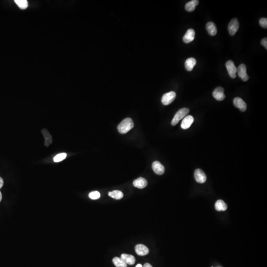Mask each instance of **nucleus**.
Here are the masks:
<instances>
[{"label": "nucleus", "mask_w": 267, "mask_h": 267, "mask_svg": "<svg viewBox=\"0 0 267 267\" xmlns=\"http://www.w3.org/2000/svg\"><path fill=\"white\" fill-rule=\"evenodd\" d=\"M233 103H234V106L236 108H239L240 111L244 112L246 110L247 105L242 98H240L239 97H236L234 99Z\"/></svg>", "instance_id": "10"}, {"label": "nucleus", "mask_w": 267, "mask_h": 267, "mask_svg": "<svg viewBox=\"0 0 267 267\" xmlns=\"http://www.w3.org/2000/svg\"><path fill=\"white\" fill-rule=\"evenodd\" d=\"M226 66L229 75L232 78H235L236 77L237 68L235 67L234 62L232 60H228L226 63Z\"/></svg>", "instance_id": "5"}, {"label": "nucleus", "mask_w": 267, "mask_h": 267, "mask_svg": "<svg viewBox=\"0 0 267 267\" xmlns=\"http://www.w3.org/2000/svg\"><path fill=\"white\" fill-rule=\"evenodd\" d=\"M239 28V22L238 19L233 18L228 25V30L230 35L234 36L238 31Z\"/></svg>", "instance_id": "4"}, {"label": "nucleus", "mask_w": 267, "mask_h": 267, "mask_svg": "<svg viewBox=\"0 0 267 267\" xmlns=\"http://www.w3.org/2000/svg\"><path fill=\"white\" fill-rule=\"evenodd\" d=\"M189 109L188 108H183L177 111L172 120V125H176L181 119L184 117H186V115L189 113Z\"/></svg>", "instance_id": "2"}, {"label": "nucleus", "mask_w": 267, "mask_h": 267, "mask_svg": "<svg viewBox=\"0 0 267 267\" xmlns=\"http://www.w3.org/2000/svg\"><path fill=\"white\" fill-rule=\"evenodd\" d=\"M206 28L209 34L211 36L216 35L217 32V29L214 23L211 22H208L206 25Z\"/></svg>", "instance_id": "16"}, {"label": "nucleus", "mask_w": 267, "mask_h": 267, "mask_svg": "<svg viewBox=\"0 0 267 267\" xmlns=\"http://www.w3.org/2000/svg\"><path fill=\"white\" fill-rule=\"evenodd\" d=\"M152 168L154 171L157 175H161L164 174L165 172V168L164 166L159 161H155L153 162L152 164Z\"/></svg>", "instance_id": "9"}, {"label": "nucleus", "mask_w": 267, "mask_h": 267, "mask_svg": "<svg viewBox=\"0 0 267 267\" xmlns=\"http://www.w3.org/2000/svg\"><path fill=\"white\" fill-rule=\"evenodd\" d=\"M143 267H153V266H151L150 264L145 263L144 264V265Z\"/></svg>", "instance_id": "29"}, {"label": "nucleus", "mask_w": 267, "mask_h": 267, "mask_svg": "<svg viewBox=\"0 0 267 267\" xmlns=\"http://www.w3.org/2000/svg\"><path fill=\"white\" fill-rule=\"evenodd\" d=\"M194 178L196 182L200 184L204 183L207 178L204 172L200 169H197L194 172Z\"/></svg>", "instance_id": "6"}, {"label": "nucleus", "mask_w": 267, "mask_h": 267, "mask_svg": "<svg viewBox=\"0 0 267 267\" xmlns=\"http://www.w3.org/2000/svg\"><path fill=\"white\" fill-rule=\"evenodd\" d=\"M199 4V1L198 0H193L187 3L185 6V8L188 12H192L194 11L196 6Z\"/></svg>", "instance_id": "20"}, {"label": "nucleus", "mask_w": 267, "mask_h": 267, "mask_svg": "<svg viewBox=\"0 0 267 267\" xmlns=\"http://www.w3.org/2000/svg\"><path fill=\"white\" fill-rule=\"evenodd\" d=\"M113 263L116 267H127V264L121 258L115 257L112 260Z\"/></svg>", "instance_id": "21"}, {"label": "nucleus", "mask_w": 267, "mask_h": 267, "mask_svg": "<svg viewBox=\"0 0 267 267\" xmlns=\"http://www.w3.org/2000/svg\"><path fill=\"white\" fill-rule=\"evenodd\" d=\"M136 267H143V266H142V265H141V264H138V265L136 266Z\"/></svg>", "instance_id": "30"}, {"label": "nucleus", "mask_w": 267, "mask_h": 267, "mask_svg": "<svg viewBox=\"0 0 267 267\" xmlns=\"http://www.w3.org/2000/svg\"><path fill=\"white\" fill-rule=\"evenodd\" d=\"M2 199V195L1 193L0 192V202L1 201Z\"/></svg>", "instance_id": "31"}, {"label": "nucleus", "mask_w": 267, "mask_h": 267, "mask_svg": "<svg viewBox=\"0 0 267 267\" xmlns=\"http://www.w3.org/2000/svg\"><path fill=\"white\" fill-rule=\"evenodd\" d=\"M259 24L260 26L264 28H267V19L266 18H261L259 20Z\"/></svg>", "instance_id": "26"}, {"label": "nucleus", "mask_w": 267, "mask_h": 267, "mask_svg": "<svg viewBox=\"0 0 267 267\" xmlns=\"http://www.w3.org/2000/svg\"><path fill=\"white\" fill-rule=\"evenodd\" d=\"M261 44L266 49H267V38H264L262 40Z\"/></svg>", "instance_id": "27"}, {"label": "nucleus", "mask_w": 267, "mask_h": 267, "mask_svg": "<svg viewBox=\"0 0 267 267\" xmlns=\"http://www.w3.org/2000/svg\"><path fill=\"white\" fill-rule=\"evenodd\" d=\"M89 198L95 200L99 199L101 196V194L98 191L91 192L89 194Z\"/></svg>", "instance_id": "25"}, {"label": "nucleus", "mask_w": 267, "mask_h": 267, "mask_svg": "<svg viewBox=\"0 0 267 267\" xmlns=\"http://www.w3.org/2000/svg\"><path fill=\"white\" fill-rule=\"evenodd\" d=\"M133 185L136 188L139 189H142L145 188L148 185V182L144 178L139 177L134 181Z\"/></svg>", "instance_id": "14"}, {"label": "nucleus", "mask_w": 267, "mask_h": 267, "mask_svg": "<svg viewBox=\"0 0 267 267\" xmlns=\"http://www.w3.org/2000/svg\"><path fill=\"white\" fill-rule=\"evenodd\" d=\"M14 2L22 10H25L28 6V3L26 0H15Z\"/></svg>", "instance_id": "23"}, {"label": "nucleus", "mask_w": 267, "mask_h": 267, "mask_svg": "<svg viewBox=\"0 0 267 267\" xmlns=\"http://www.w3.org/2000/svg\"><path fill=\"white\" fill-rule=\"evenodd\" d=\"M66 156H67V154L65 153L58 154L54 157L53 161L56 162H60V161H63V160H64L66 158Z\"/></svg>", "instance_id": "24"}, {"label": "nucleus", "mask_w": 267, "mask_h": 267, "mask_svg": "<svg viewBox=\"0 0 267 267\" xmlns=\"http://www.w3.org/2000/svg\"><path fill=\"white\" fill-rule=\"evenodd\" d=\"M135 251L138 255L143 256L149 254V249L144 245L139 244L136 245L135 246Z\"/></svg>", "instance_id": "11"}, {"label": "nucleus", "mask_w": 267, "mask_h": 267, "mask_svg": "<svg viewBox=\"0 0 267 267\" xmlns=\"http://www.w3.org/2000/svg\"><path fill=\"white\" fill-rule=\"evenodd\" d=\"M194 121V118L191 115H188L184 117L181 123V128L184 130L189 128Z\"/></svg>", "instance_id": "12"}, {"label": "nucleus", "mask_w": 267, "mask_h": 267, "mask_svg": "<svg viewBox=\"0 0 267 267\" xmlns=\"http://www.w3.org/2000/svg\"><path fill=\"white\" fill-rule=\"evenodd\" d=\"M42 133L45 139V145L46 147H48L52 143V137L47 129H43L42 130Z\"/></svg>", "instance_id": "18"}, {"label": "nucleus", "mask_w": 267, "mask_h": 267, "mask_svg": "<svg viewBox=\"0 0 267 267\" xmlns=\"http://www.w3.org/2000/svg\"><path fill=\"white\" fill-rule=\"evenodd\" d=\"M176 94L173 91L165 93L162 97L161 102L164 105H167L170 104L175 100Z\"/></svg>", "instance_id": "3"}, {"label": "nucleus", "mask_w": 267, "mask_h": 267, "mask_svg": "<svg viewBox=\"0 0 267 267\" xmlns=\"http://www.w3.org/2000/svg\"><path fill=\"white\" fill-rule=\"evenodd\" d=\"M237 72L239 77L244 81H247L249 79V76L246 73V68L245 64H241L237 68Z\"/></svg>", "instance_id": "7"}, {"label": "nucleus", "mask_w": 267, "mask_h": 267, "mask_svg": "<svg viewBox=\"0 0 267 267\" xmlns=\"http://www.w3.org/2000/svg\"><path fill=\"white\" fill-rule=\"evenodd\" d=\"M134 126V123L131 118H127L122 120L118 126V131L120 133L124 134L128 132Z\"/></svg>", "instance_id": "1"}, {"label": "nucleus", "mask_w": 267, "mask_h": 267, "mask_svg": "<svg viewBox=\"0 0 267 267\" xmlns=\"http://www.w3.org/2000/svg\"><path fill=\"white\" fill-rule=\"evenodd\" d=\"M121 258L124 260V262L127 264V265H134L136 262L135 258L130 254H122L121 255Z\"/></svg>", "instance_id": "15"}, {"label": "nucleus", "mask_w": 267, "mask_h": 267, "mask_svg": "<svg viewBox=\"0 0 267 267\" xmlns=\"http://www.w3.org/2000/svg\"><path fill=\"white\" fill-rule=\"evenodd\" d=\"M195 37V31L193 29H189L183 38L184 43H189L193 41Z\"/></svg>", "instance_id": "13"}, {"label": "nucleus", "mask_w": 267, "mask_h": 267, "mask_svg": "<svg viewBox=\"0 0 267 267\" xmlns=\"http://www.w3.org/2000/svg\"><path fill=\"white\" fill-rule=\"evenodd\" d=\"M213 96L215 99L218 101H222L225 98L224 94V89L221 87H218L214 90L213 92Z\"/></svg>", "instance_id": "8"}, {"label": "nucleus", "mask_w": 267, "mask_h": 267, "mask_svg": "<svg viewBox=\"0 0 267 267\" xmlns=\"http://www.w3.org/2000/svg\"><path fill=\"white\" fill-rule=\"evenodd\" d=\"M215 207L218 211H224L227 210V205L222 200H218L215 203Z\"/></svg>", "instance_id": "19"}, {"label": "nucleus", "mask_w": 267, "mask_h": 267, "mask_svg": "<svg viewBox=\"0 0 267 267\" xmlns=\"http://www.w3.org/2000/svg\"><path fill=\"white\" fill-rule=\"evenodd\" d=\"M108 195L113 199L119 200L123 198V194L120 190H115L111 192H109Z\"/></svg>", "instance_id": "22"}, {"label": "nucleus", "mask_w": 267, "mask_h": 267, "mask_svg": "<svg viewBox=\"0 0 267 267\" xmlns=\"http://www.w3.org/2000/svg\"><path fill=\"white\" fill-rule=\"evenodd\" d=\"M196 64V59L193 58H190L186 60L184 65H185V68L188 71H191L193 70Z\"/></svg>", "instance_id": "17"}, {"label": "nucleus", "mask_w": 267, "mask_h": 267, "mask_svg": "<svg viewBox=\"0 0 267 267\" xmlns=\"http://www.w3.org/2000/svg\"><path fill=\"white\" fill-rule=\"evenodd\" d=\"M3 184H4V181H3V179L0 177V189L2 188Z\"/></svg>", "instance_id": "28"}]
</instances>
